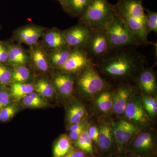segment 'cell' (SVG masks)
<instances>
[{
    "label": "cell",
    "instance_id": "1",
    "mask_svg": "<svg viewBox=\"0 0 157 157\" xmlns=\"http://www.w3.org/2000/svg\"><path fill=\"white\" fill-rule=\"evenodd\" d=\"M137 47L114 48L94 64L100 74L109 78H136L145 68L147 59Z\"/></svg>",
    "mask_w": 157,
    "mask_h": 157
},
{
    "label": "cell",
    "instance_id": "2",
    "mask_svg": "<svg viewBox=\"0 0 157 157\" xmlns=\"http://www.w3.org/2000/svg\"><path fill=\"white\" fill-rule=\"evenodd\" d=\"M115 6L107 0H91L84 14L79 18V23L90 28H104L116 14Z\"/></svg>",
    "mask_w": 157,
    "mask_h": 157
},
{
    "label": "cell",
    "instance_id": "3",
    "mask_svg": "<svg viewBox=\"0 0 157 157\" xmlns=\"http://www.w3.org/2000/svg\"><path fill=\"white\" fill-rule=\"evenodd\" d=\"M104 29L112 49L139 46L126 24L117 13Z\"/></svg>",
    "mask_w": 157,
    "mask_h": 157
},
{
    "label": "cell",
    "instance_id": "4",
    "mask_svg": "<svg viewBox=\"0 0 157 157\" xmlns=\"http://www.w3.org/2000/svg\"><path fill=\"white\" fill-rule=\"evenodd\" d=\"M76 75L75 83L85 95L93 97L108 89L109 84L98 72L94 64L86 68Z\"/></svg>",
    "mask_w": 157,
    "mask_h": 157
},
{
    "label": "cell",
    "instance_id": "5",
    "mask_svg": "<svg viewBox=\"0 0 157 157\" xmlns=\"http://www.w3.org/2000/svg\"><path fill=\"white\" fill-rule=\"evenodd\" d=\"M84 49L94 64L109 53L112 49L105 29H90L89 38Z\"/></svg>",
    "mask_w": 157,
    "mask_h": 157
},
{
    "label": "cell",
    "instance_id": "6",
    "mask_svg": "<svg viewBox=\"0 0 157 157\" xmlns=\"http://www.w3.org/2000/svg\"><path fill=\"white\" fill-rule=\"evenodd\" d=\"M128 152L138 157H153L157 152V140L152 132L145 131L136 134L127 147Z\"/></svg>",
    "mask_w": 157,
    "mask_h": 157
},
{
    "label": "cell",
    "instance_id": "7",
    "mask_svg": "<svg viewBox=\"0 0 157 157\" xmlns=\"http://www.w3.org/2000/svg\"><path fill=\"white\" fill-rule=\"evenodd\" d=\"M113 132L115 141L116 154L124 152L138 128L135 124L125 120L113 123Z\"/></svg>",
    "mask_w": 157,
    "mask_h": 157
},
{
    "label": "cell",
    "instance_id": "8",
    "mask_svg": "<svg viewBox=\"0 0 157 157\" xmlns=\"http://www.w3.org/2000/svg\"><path fill=\"white\" fill-rule=\"evenodd\" d=\"M46 29L36 25H26L15 29L13 33V38L17 43L31 47L39 42Z\"/></svg>",
    "mask_w": 157,
    "mask_h": 157
},
{
    "label": "cell",
    "instance_id": "9",
    "mask_svg": "<svg viewBox=\"0 0 157 157\" xmlns=\"http://www.w3.org/2000/svg\"><path fill=\"white\" fill-rule=\"evenodd\" d=\"M94 64L84 48H74L64 64L56 70L75 75L86 68Z\"/></svg>",
    "mask_w": 157,
    "mask_h": 157
},
{
    "label": "cell",
    "instance_id": "10",
    "mask_svg": "<svg viewBox=\"0 0 157 157\" xmlns=\"http://www.w3.org/2000/svg\"><path fill=\"white\" fill-rule=\"evenodd\" d=\"M67 45L73 49L84 48L88 40L90 28L79 23L64 30Z\"/></svg>",
    "mask_w": 157,
    "mask_h": 157
},
{
    "label": "cell",
    "instance_id": "11",
    "mask_svg": "<svg viewBox=\"0 0 157 157\" xmlns=\"http://www.w3.org/2000/svg\"><path fill=\"white\" fill-rule=\"evenodd\" d=\"M99 128L98 147L103 157H109L116 154L112 125L108 123L101 124Z\"/></svg>",
    "mask_w": 157,
    "mask_h": 157
},
{
    "label": "cell",
    "instance_id": "12",
    "mask_svg": "<svg viewBox=\"0 0 157 157\" xmlns=\"http://www.w3.org/2000/svg\"><path fill=\"white\" fill-rule=\"evenodd\" d=\"M115 8L120 16L134 17L146 23V14L141 0H119Z\"/></svg>",
    "mask_w": 157,
    "mask_h": 157
},
{
    "label": "cell",
    "instance_id": "13",
    "mask_svg": "<svg viewBox=\"0 0 157 157\" xmlns=\"http://www.w3.org/2000/svg\"><path fill=\"white\" fill-rule=\"evenodd\" d=\"M29 50L30 58L29 66L39 73H47L51 67L46 49L39 42L29 47Z\"/></svg>",
    "mask_w": 157,
    "mask_h": 157
},
{
    "label": "cell",
    "instance_id": "14",
    "mask_svg": "<svg viewBox=\"0 0 157 157\" xmlns=\"http://www.w3.org/2000/svg\"><path fill=\"white\" fill-rule=\"evenodd\" d=\"M58 71L52 75V82L56 92L63 98H68L73 94L76 78L73 74Z\"/></svg>",
    "mask_w": 157,
    "mask_h": 157
},
{
    "label": "cell",
    "instance_id": "15",
    "mask_svg": "<svg viewBox=\"0 0 157 157\" xmlns=\"http://www.w3.org/2000/svg\"><path fill=\"white\" fill-rule=\"evenodd\" d=\"M41 39L42 40L39 42L47 51L55 50L67 46L64 31L56 28L46 29Z\"/></svg>",
    "mask_w": 157,
    "mask_h": 157
},
{
    "label": "cell",
    "instance_id": "16",
    "mask_svg": "<svg viewBox=\"0 0 157 157\" xmlns=\"http://www.w3.org/2000/svg\"><path fill=\"white\" fill-rule=\"evenodd\" d=\"M29 49H26L19 43L13 44L11 42L9 45V57L6 64L12 68L18 66H29Z\"/></svg>",
    "mask_w": 157,
    "mask_h": 157
},
{
    "label": "cell",
    "instance_id": "17",
    "mask_svg": "<svg viewBox=\"0 0 157 157\" xmlns=\"http://www.w3.org/2000/svg\"><path fill=\"white\" fill-rule=\"evenodd\" d=\"M124 113L129 121L133 123L144 124L148 122V115L138 100L134 99L129 101Z\"/></svg>",
    "mask_w": 157,
    "mask_h": 157
},
{
    "label": "cell",
    "instance_id": "18",
    "mask_svg": "<svg viewBox=\"0 0 157 157\" xmlns=\"http://www.w3.org/2000/svg\"><path fill=\"white\" fill-rule=\"evenodd\" d=\"M137 85L142 91L152 94L157 90L155 74L152 68L145 67L136 77Z\"/></svg>",
    "mask_w": 157,
    "mask_h": 157
},
{
    "label": "cell",
    "instance_id": "19",
    "mask_svg": "<svg viewBox=\"0 0 157 157\" xmlns=\"http://www.w3.org/2000/svg\"><path fill=\"white\" fill-rule=\"evenodd\" d=\"M131 94V90L128 86H121L113 94L112 109L117 114L124 113L129 98Z\"/></svg>",
    "mask_w": 157,
    "mask_h": 157
},
{
    "label": "cell",
    "instance_id": "20",
    "mask_svg": "<svg viewBox=\"0 0 157 157\" xmlns=\"http://www.w3.org/2000/svg\"><path fill=\"white\" fill-rule=\"evenodd\" d=\"M73 49L69 46L55 50L47 51L51 68L58 69L67 61Z\"/></svg>",
    "mask_w": 157,
    "mask_h": 157
},
{
    "label": "cell",
    "instance_id": "21",
    "mask_svg": "<svg viewBox=\"0 0 157 157\" xmlns=\"http://www.w3.org/2000/svg\"><path fill=\"white\" fill-rule=\"evenodd\" d=\"M9 89L11 98L17 101H21L26 96L34 92L33 83L12 82Z\"/></svg>",
    "mask_w": 157,
    "mask_h": 157
},
{
    "label": "cell",
    "instance_id": "22",
    "mask_svg": "<svg viewBox=\"0 0 157 157\" xmlns=\"http://www.w3.org/2000/svg\"><path fill=\"white\" fill-rule=\"evenodd\" d=\"M33 85L34 91L45 99L52 98L56 93L51 79L49 80L45 77L38 78Z\"/></svg>",
    "mask_w": 157,
    "mask_h": 157
},
{
    "label": "cell",
    "instance_id": "23",
    "mask_svg": "<svg viewBox=\"0 0 157 157\" xmlns=\"http://www.w3.org/2000/svg\"><path fill=\"white\" fill-rule=\"evenodd\" d=\"M73 142L69 136L62 135L55 144L53 157H63L73 148Z\"/></svg>",
    "mask_w": 157,
    "mask_h": 157
},
{
    "label": "cell",
    "instance_id": "24",
    "mask_svg": "<svg viewBox=\"0 0 157 157\" xmlns=\"http://www.w3.org/2000/svg\"><path fill=\"white\" fill-rule=\"evenodd\" d=\"M28 66H18L12 68L11 83H31L30 81L33 78V74Z\"/></svg>",
    "mask_w": 157,
    "mask_h": 157
},
{
    "label": "cell",
    "instance_id": "25",
    "mask_svg": "<svg viewBox=\"0 0 157 157\" xmlns=\"http://www.w3.org/2000/svg\"><path fill=\"white\" fill-rule=\"evenodd\" d=\"M21 101L23 106L27 108L37 109L44 108L48 105L46 99L34 92L23 98Z\"/></svg>",
    "mask_w": 157,
    "mask_h": 157
},
{
    "label": "cell",
    "instance_id": "26",
    "mask_svg": "<svg viewBox=\"0 0 157 157\" xmlns=\"http://www.w3.org/2000/svg\"><path fill=\"white\" fill-rule=\"evenodd\" d=\"M92 141L88 134L87 129H85L81 135L75 142L74 145L76 148L93 156L94 153V148Z\"/></svg>",
    "mask_w": 157,
    "mask_h": 157
},
{
    "label": "cell",
    "instance_id": "27",
    "mask_svg": "<svg viewBox=\"0 0 157 157\" xmlns=\"http://www.w3.org/2000/svg\"><path fill=\"white\" fill-rule=\"evenodd\" d=\"M91 0H69L68 13L80 18L84 14Z\"/></svg>",
    "mask_w": 157,
    "mask_h": 157
},
{
    "label": "cell",
    "instance_id": "28",
    "mask_svg": "<svg viewBox=\"0 0 157 157\" xmlns=\"http://www.w3.org/2000/svg\"><path fill=\"white\" fill-rule=\"evenodd\" d=\"M113 94L107 89L99 94L97 102L98 108L102 112L107 113L112 108Z\"/></svg>",
    "mask_w": 157,
    "mask_h": 157
},
{
    "label": "cell",
    "instance_id": "29",
    "mask_svg": "<svg viewBox=\"0 0 157 157\" xmlns=\"http://www.w3.org/2000/svg\"><path fill=\"white\" fill-rule=\"evenodd\" d=\"M85 109L83 106L79 105H74L68 111V122L71 125L81 123L85 116Z\"/></svg>",
    "mask_w": 157,
    "mask_h": 157
},
{
    "label": "cell",
    "instance_id": "30",
    "mask_svg": "<svg viewBox=\"0 0 157 157\" xmlns=\"http://www.w3.org/2000/svg\"><path fill=\"white\" fill-rule=\"evenodd\" d=\"M146 11L147 33V35L152 33L157 32V13L148 9H144Z\"/></svg>",
    "mask_w": 157,
    "mask_h": 157
},
{
    "label": "cell",
    "instance_id": "31",
    "mask_svg": "<svg viewBox=\"0 0 157 157\" xmlns=\"http://www.w3.org/2000/svg\"><path fill=\"white\" fill-rule=\"evenodd\" d=\"M18 111V107L14 103H11L0 110V122H6L12 119Z\"/></svg>",
    "mask_w": 157,
    "mask_h": 157
},
{
    "label": "cell",
    "instance_id": "32",
    "mask_svg": "<svg viewBox=\"0 0 157 157\" xmlns=\"http://www.w3.org/2000/svg\"><path fill=\"white\" fill-rule=\"evenodd\" d=\"M11 68L6 64L0 63V86H8L11 84Z\"/></svg>",
    "mask_w": 157,
    "mask_h": 157
},
{
    "label": "cell",
    "instance_id": "33",
    "mask_svg": "<svg viewBox=\"0 0 157 157\" xmlns=\"http://www.w3.org/2000/svg\"><path fill=\"white\" fill-rule=\"evenodd\" d=\"M11 98L10 89L0 86V110L11 103Z\"/></svg>",
    "mask_w": 157,
    "mask_h": 157
},
{
    "label": "cell",
    "instance_id": "34",
    "mask_svg": "<svg viewBox=\"0 0 157 157\" xmlns=\"http://www.w3.org/2000/svg\"><path fill=\"white\" fill-rule=\"evenodd\" d=\"M11 43L9 41L0 42V63L6 64L8 61L9 47Z\"/></svg>",
    "mask_w": 157,
    "mask_h": 157
},
{
    "label": "cell",
    "instance_id": "35",
    "mask_svg": "<svg viewBox=\"0 0 157 157\" xmlns=\"http://www.w3.org/2000/svg\"><path fill=\"white\" fill-rule=\"evenodd\" d=\"M88 134L95 145L98 146V137H99V128L96 126H91L87 129Z\"/></svg>",
    "mask_w": 157,
    "mask_h": 157
},
{
    "label": "cell",
    "instance_id": "36",
    "mask_svg": "<svg viewBox=\"0 0 157 157\" xmlns=\"http://www.w3.org/2000/svg\"><path fill=\"white\" fill-rule=\"evenodd\" d=\"M92 156L77 148H73L63 157H89ZM93 157V156H92Z\"/></svg>",
    "mask_w": 157,
    "mask_h": 157
},
{
    "label": "cell",
    "instance_id": "37",
    "mask_svg": "<svg viewBox=\"0 0 157 157\" xmlns=\"http://www.w3.org/2000/svg\"><path fill=\"white\" fill-rule=\"evenodd\" d=\"M85 129V124L83 123L78 128L76 129L74 131H72V132H70L69 136L72 142L74 143L76 141L78 137L81 135L82 133L84 131Z\"/></svg>",
    "mask_w": 157,
    "mask_h": 157
},
{
    "label": "cell",
    "instance_id": "38",
    "mask_svg": "<svg viewBox=\"0 0 157 157\" xmlns=\"http://www.w3.org/2000/svg\"><path fill=\"white\" fill-rule=\"evenodd\" d=\"M109 157H138L135 155L128 152H124L121 154H116Z\"/></svg>",
    "mask_w": 157,
    "mask_h": 157
},
{
    "label": "cell",
    "instance_id": "39",
    "mask_svg": "<svg viewBox=\"0 0 157 157\" xmlns=\"http://www.w3.org/2000/svg\"><path fill=\"white\" fill-rule=\"evenodd\" d=\"M59 1L63 9H64L66 12L68 13V2L69 0H58Z\"/></svg>",
    "mask_w": 157,
    "mask_h": 157
},
{
    "label": "cell",
    "instance_id": "40",
    "mask_svg": "<svg viewBox=\"0 0 157 157\" xmlns=\"http://www.w3.org/2000/svg\"><path fill=\"white\" fill-rule=\"evenodd\" d=\"M0 30H1V26H0ZM2 42V41H1V40H0V42Z\"/></svg>",
    "mask_w": 157,
    "mask_h": 157
},
{
    "label": "cell",
    "instance_id": "41",
    "mask_svg": "<svg viewBox=\"0 0 157 157\" xmlns=\"http://www.w3.org/2000/svg\"><path fill=\"white\" fill-rule=\"evenodd\" d=\"M89 157H93L92 156Z\"/></svg>",
    "mask_w": 157,
    "mask_h": 157
},
{
    "label": "cell",
    "instance_id": "42",
    "mask_svg": "<svg viewBox=\"0 0 157 157\" xmlns=\"http://www.w3.org/2000/svg\"></svg>",
    "mask_w": 157,
    "mask_h": 157
}]
</instances>
